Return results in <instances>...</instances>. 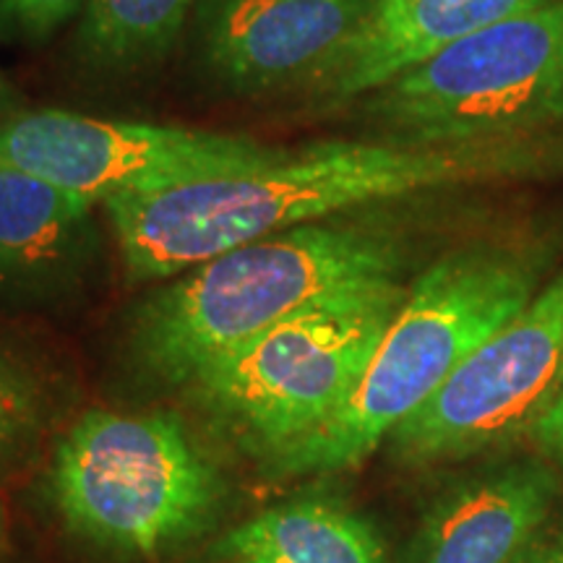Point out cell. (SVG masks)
Masks as SVG:
<instances>
[{"instance_id": "1", "label": "cell", "mask_w": 563, "mask_h": 563, "mask_svg": "<svg viewBox=\"0 0 563 563\" xmlns=\"http://www.w3.org/2000/svg\"><path fill=\"white\" fill-rule=\"evenodd\" d=\"M553 173H563V146L538 136L475 144L323 141L285 150L256 170L108 201L104 211L131 279L157 282L245 243L371 203Z\"/></svg>"}, {"instance_id": "2", "label": "cell", "mask_w": 563, "mask_h": 563, "mask_svg": "<svg viewBox=\"0 0 563 563\" xmlns=\"http://www.w3.org/2000/svg\"><path fill=\"white\" fill-rule=\"evenodd\" d=\"M405 249L371 222L323 220L245 243L183 272L141 302L133 355L167 384L332 295L397 282Z\"/></svg>"}, {"instance_id": "3", "label": "cell", "mask_w": 563, "mask_h": 563, "mask_svg": "<svg viewBox=\"0 0 563 563\" xmlns=\"http://www.w3.org/2000/svg\"><path fill=\"white\" fill-rule=\"evenodd\" d=\"M543 253L522 241L449 251L407 292L347 402L274 460L287 473H340L376 452L481 344L538 292Z\"/></svg>"}, {"instance_id": "4", "label": "cell", "mask_w": 563, "mask_h": 563, "mask_svg": "<svg viewBox=\"0 0 563 563\" xmlns=\"http://www.w3.org/2000/svg\"><path fill=\"white\" fill-rule=\"evenodd\" d=\"M51 490L74 534L154 559L209 525L222 481L173 415L91 410L55 449Z\"/></svg>"}, {"instance_id": "5", "label": "cell", "mask_w": 563, "mask_h": 563, "mask_svg": "<svg viewBox=\"0 0 563 563\" xmlns=\"http://www.w3.org/2000/svg\"><path fill=\"white\" fill-rule=\"evenodd\" d=\"M405 298L399 282L323 298L209 363L188 386L279 456L347 402Z\"/></svg>"}, {"instance_id": "6", "label": "cell", "mask_w": 563, "mask_h": 563, "mask_svg": "<svg viewBox=\"0 0 563 563\" xmlns=\"http://www.w3.org/2000/svg\"><path fill=\"white\" fill-rule=\"evenodd\" d=\"M361 100L407 144L538 136L563 121V0L470 34Z\"/></svg>"}, {"instance_id": "7", "label": "cell", "mask_w": 563, "mask_h": 563, "mask_svg": "<svg viewBox=\"0 0 563 563\" xmlns=\"http://www.w3.org/2000/svg\"><path fill=\"white\" fill-rule=\"evenodd\" d=\"M563 397V272L490 334L389 435L407 467L467 460L522 439Z\"/></svg>"}, {"instance_id": "8", "label": "cell", "mask_w": 563, "mask_h": 563, "mask_svg": "<svg viewBox=\"0 0 563 563\" xmlns=\"http://www.w3.org/2000/svg\"><path fill=\"white\" fill-rule=\"evenodd\" d=\"M285 150L245 136L21 110L0 121V167L53 183L89 203L256 170Z\"/></svg>"}, {"instance_id": "9", "label": "cell", "mask_w": 563, "mask_h": 563, "mask_svg": "<svg viewBox=\"0 0 563 563\" xmlns=\"http://www.w3.org/2000/svg\"><path fill=\"white\" fill-rule=\"evenodd\" d=\"M376 0H199L191 40L201 74L238 97L323 79L363 32Z\"/></svg>"}, {"instance_id": "10", "label": "cell", "mask_w": 563, "mask_h": 563, "mask_svg": "<svg viewBox=\"0 0 563 563\" xmlns=\"http://www.w3.org/2000/svg\"><path fill=\"white\" fill-rule=\"evenodd\" d=\"M555 493V475L540 462L456 485L422 519L410 563H519L540 540Z\"/></svg>"}, {"instance_id": "11", "label": "cell", "mask_w": 563, "mask_h": 563, "mask_svg": "<svg viewBox=\"0 0 563 563\" xmlns=\"http://www.w3.org/2000/svg\"><path fill=\"white\" fill-rule=\"evenodd\" d=\"M548 3L553 0H376L319 91L329 102L361 100L454 42Z\"/></svg>"}, {"instance_id": "12", "label": "cell", "mask_w": 563, "mask_h": 563, "mask_svg": "<svg viewBox=\"0 0 563 563\" xmlns=\"http://www.w3.org/2000/svg\"><path fill=\"white\" fill-rule=\"evenodd\" d=\"M91 209L81 196L0 167V295L55 292L95 253Z\"/></svg>"}, {"instance_id": "13", "label": "cell", "mask_w": 563, "mask_h": 563, "mask_svg": "<svg viewBox=\"0 0 563 563\" xmlns=\"http://www.w3.org/2000/svg\"><path fill=\"white\" fill-rule=\"evenodd\" d=\"M214 563H386L373 527L340 504L306 498L235 527Z\"/></svg>"}, {"instance_id": "14", "label": "cell", "mask_w": 563, "mask_h": 563, "mask_svg": "<svg viewBox=\"0 0 563 563\" xmlns=\"http://www.w3.org/2000/svg\"><path fill=\"white\" fill-rule=\"evenodd\" d=\"M199 0H87L74 60L97 79H129L157 68L191 24Z\"/></svg>"}, {"instance_id": "15", "label": "cell", "mask_w": 563, "mask_h": 563, "mask_svg": "<svg viewBox=\"0 0 563 563\" xmlns=\"http://www.w3.org/2000/svg\"><path fill=\"white\" fill-rule=\"evenodd\" d=\"M40 426V389L30 376L0 350V467L16 460Z\"/></svg>"}, {"instance_id": "16", "label": "cell", "mask_w": 563, "mask_h": 563, "mask_svg": "<svg viewBox=\"0 0 563 563\" xmlns=\"http://www.w3.org/2000/svg\"><path fill=\"white\" fill-rule=\"evenodd\" d=\"M87 0H0V42L37 47L79 16Z\"/></svg>"}, {"instance_id": "17", "label": "cell", "mask_w": 563, "mask_h": 563, "mask_svg": "<svg viewBox=\"0 0 563 563\" xmlns=\"http://www.w3.org/2000/svg\"><path fill=\"white\" fill-rule=\"evenodd\" d=\"M532 439L540 443V449H543L545 454H551L559 462H563V397L555 402L553 410L538 422V428L532 431Z\"/></svg>"}, {"instance_id": "18", "label": "cell", "mask_w": 563, "mask_h": 563, "mask_svg": "<svg viewBox=\"0 0 563 563\" xmlns=\"http://www.w3.org/2000/svg\"><path fill=\"white\" fill-rule=\"evenodd\" d=\"M519 563H563V530L540 538Z\"/></svg>"}, {"instance_id": "19", "label": "cell", "mask_w": 563, "mask_h": 563, "mask_svg": "<svg viewBox=\"0 0 563 563\" xmlns=\"http://www.w3.org/2000/svg\"><path fill=\"white\" fill-rule=\"evenodd\" d=\"M21 110H24V104H21V95L11 84L9 76L3 74V68H0V121H3V118L16 115Z\"/></svg>"}, {"instance_id": "20", "label": "cell", "mask_w": 563, "mask_h": 563, "mask_svg": "<svg viewBox=\"0 0 563 563\" xmlns=\"http://www.w3.org/2000/svg\"><path fill=\"white\" fill-rule=\"evenodd\" d=\"M3 534H5V511L0 506V543H3Z\"/></svg>"}]
</instances>
